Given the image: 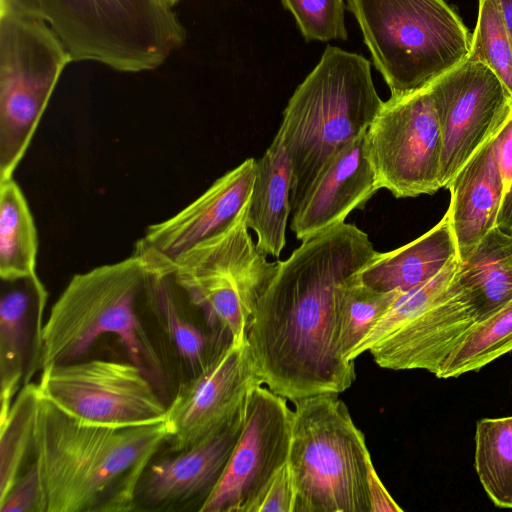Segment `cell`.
<instances>
[{
  "label": "cell",
  "mask_w": 512,
  "mask_h": 512,
  "mask_svg": "<svg viewBox=\"0 0 512 512\" xmlns=\"http://www.w3.org/2000/svg\"><path fill=\"white\" fill-rule=\"evenodd\" d=\"M148 257L151 260V269L145 289L146 300L178 355L197 374L231 340L217 333L207 334L188 320L178 301L177 285L170 267Z\"/></svg>",
  "instance_id": "7402d4cb"
},
{
  "label": "cell",
  "mask_w": 512,
  "mask_h": 512,
  "mask_svg": "<svg viewBox=\"0 0 512 512\" xmlns=\"http://www.w3.org/2000/svg\"><path fill=\"white\" fill-rule=\"evenodd\" d=\"M391 96L417 90L467 60L471 35L445 0H347Z\"/></svg>",
  "instance_id": "52a82bcc"
},
{
  "label": "cell",
  "mask_w": 512,
  "mask_h": 512,
  "mask_svg": "<svg viewBox=\"0 0 512 512\" xmlns=\"http://www.w3.org/2000/svg\"><path fill=\"white\" fill-rule=\"evenodd\" d=\"M171 7H174L181 0H165Z\"/></svg>",
  "instance_id": "74e56055"
},
{
  "label": "cell",
  "mask_w": 512,
  "mask_h": 512,
  "mask_svg": "<svg viewBox=\"0 0 512 512\" xmlns=\"http://www.w3.org/2000/svg\"><path fill=\"white\" fill-rule=\"evenodd\" d=\"M258 380L247 341L230 342L204 369L180 385L167 407L168 452L192 446L224 424Z\"/></svg>",
  "instance_id": "9a60e30c"
},
{
  "label": "cell",
  "mask_w": 512,
  "mask_h": 512,
  "mask_svg": "<svg viewBox=\"0 0 512 512\" xmlns=\"http://www.w3.org/2000/svg\"><path fill=\"white\" fill-rule=\"evenodd\" d=\"M429 88L442 134L441 185L490 140L512 113V96L498 76L480 62L466 60Z\"/></svg>",
  "instance_id": "5bb4252c"
},
{
  "label": "cell",
  "mask_w": 512,
  "mask_h": 512,
  "mask_svg": "<svg viewBox=\"0 0 512 512\" xmlns=\"http://www.w3.org/2000/svg\"><path fill=\"white\" fill-rule=\"evenodd\" d=\"M512 351V299L476 321L444 361L437 377H458L478 371Z\"/></svg>",
  "instance_id": "4316f807"
},
{
  "label": "cell",
  "mask_w": 512,
  "mask_h": 512,
  "mask_svg": "<svg viewBox=\"0 0 512 512\" xmlns=\"http://www.w3.org/2000/svg\"><path fill=\"white\" fill-rule=\"evenodd\" d=\"M365 135L330 162L293 211L290 228L298 240L305 241L344 223L353 210L364 208L379 190Z\"/></svg>",
  "instance_id": "ac0fdd59"
},
{
  "label": "cell",
  "mask_w": 512,
  "mask_h": 512,
  "mask_svg": "<svg viewBox=\"0 0 512 512\" xmlns=\"http://www.w3.org/2000/svg\"><path fill=\"white\" fill-rule=\"evenodd\" d=\"M244 402L219 428L192 446L148 463L135 491L134 511H168L195 504L218 484L241 433Z\"/></svg>",
  "instance_id": "2e32d148"
},
{
  "label": "cell",
  "mask_w": 512,
  "mask_h": 512,
  "mask_svg": "<svg viewBox=\"0 0 512 512\" xmlns=\"http://www.w3.org/2000/svg\"><path fill=\"white\" fill-rule=\"evenodd\" d=\"M293 410L287 399L253 385L244 399V419L226 468L199 512H251L277 471L288 461Z\"/></svg>",
  "instance_id": "4fadbf2b"
},
{
  "label": "cell",
  "mask_w": 512,
  "mask_h": 512,
  "mask_svg": "<svg viewBox=\"0 0 512 512\" xmlns=\"http://www.w3.org/2000/svg\"><path fill=\"white\" fill-rule=\"evenodd\" d=\"M365 141L379 189L410 198L442 188V134L429 84L383 102Z\"/></svg>",
  "instance_id": "8fae6325"
},
{
  "label": "cell",
  "mask_w": 512,
  "mask_h": 512,
  "mask_svg": "<svg viewBox=\"0 0 512 512\" xmlns=\"http://www.w3.org/2000/svg\"><path fill=\"white\" fill-rule=\"evenodd\" d=\"M168 438L165 420L130 427L90 424L39 394L32 450L43 512L134 511L138 481Z\"/></svg>",
  "instance_id": "7a4b0ae2"
},
{
  "label": "cell",
  "mask_w": 512,
  "mask_h": 512,
  "mask_svg": "<svg viewBox=\"0 0 512 512\" xmlns=\"http://www.w3.org/2000/svg\"><path fill=\"white\" fill-rule=\"evenodd\" d=\"M356 274L345 284L338 310L337 348L348 361L352 350L365 338L400 293L372 290L359 283Z\"/></svg>",
  "instance_id": "f1b7e54d"
},
{
  "label": "cell",
  "mask_w": 512,
  "mask_h": 512,
  "mask_svg": "<svg viewBox=\"0 0 512 512\" xmlns=\"http://www.w3.org/2000/svg\"><path fill=\"white\" fill-rule=\"evenodd\" d=\"M249 200L227 226L171 264L175 283L203 312L207 326L235 343L246 340L254 308L279 266L249 234Z\"/></svg>",
  "instance_id": "ba28073f"
},
{
  "label": "cell",
  "mask_w": 512,
  "mask_h": 512,
  "mask_svg": "<svg viewBox=\"0 0 512 512\" xmlns=\"http://www.w3.org/2000/svg\"><path fill=\"white\" fill-rule=\"evenodd\" d=\"M475 470L492 502L512 509V416L477 422Z\"/></svg>",
  "instance_id": "484cf974"
},
{
  "label": "cell",
  "mask_w": 512,
  "mask_h": 512,
  "mask_svg": "<svg viewBox=\"0 0 512 512\" xmlns=\"http://www.w3.org/2000/svg\"><path fill=\"white\" fill-rule=\"evenodd\" d=\"M38 235L27 200L13 177L0 181V278L36 275Z\"/></svg>",
  "instance_id": "d4e9b609"
},
{
  "label": "cell",
  "mask_w": 512,
  "mask_h": 512,
  "mask_svg": "<svg viewBox=\"0 0 512 512\" xmlns=\"http://www.w3.org/2000/svg\"><path fill=\"white\" fill-rule=\"evenodd\" d=\"M294 484L288 462L274 475L251 512H293Z\"/></svg>",
  "instance_id": "d6a6232c"
},
{
  "label": "cell",
  "mask_w": 512,
  "mask_h": 512,
  "mask_svg": "<svg viewBox=\"0 0 512 512\" xmlns=\"http://www.w3.org/2000/svg\"><path fill=\"white\" fill-rule=\"evenodd\" d=\"M458 281L481 320L512 299V234L495 226L460 262Z\"/></svg>",
  "instance_id": "603a6c76"
},
{
  "label": "cell",
  "mask_w": 512,
  "mask_h": 512,
  "mask_svg": "<svg viewBox=\"0 0 512 512\" xmlns=\"http://www.w3.org/2000/svg\"><path fill=\"white\" fill-rule=\"evenodd\" d=\"M368 495L370 512H402L378 477L373 464L368 470Z\"/></svg>",
  "instance_id": "e575fe53"
},
{
  "label": "cell",
  "mask_w": 512,
  "mask_h": 512,
  "mask_svg": "<svg viewBox=\"0 0 512 512\" xmlns=\"http://www.w3.org/2000/svg\"><path fill=\"white\" fill-rule=\"evenodd\" d=\"M493 151L507 192L512 183V113L494 137Z\"/></svg>",
  "instance_id": "836d02e7"
},
{
  "label": "cell",
  "mask_w": 512,
  "mask_h": 512,
  "mask_svg": "<svg viewBox=\"0 0 512 512\" xmlns=\"http://www.w3.org/2000/svg\"><path fill=\"white\" fill-rule=\"evenodd\" d=\"M496 226L502 231L512 234V183L505 193Z\"/></svg>",
  "instance_id": "d590c367"
},
{
  "label": "cell",
  "mask_w": 512,
  "mask_h": 512,
  "mask_svg": "<svg viewBox=\"0 0 512 512\" xmlns=\"http://www.w3.org/2000/svg\"><path fill=\"white\" fill-rule=\"evenodd\" d=\"M291 181L290 159L281 137L276 134L256 161L247 214V225L257 236L258 249L275 258H279L286 244V225L292 212Z\"/></svg>",
  "instance_id": "44dd1931"
},
{
  "label": "cell",
  "mask_w": 512,
  "mask_h": 512,
  "mask_svg": "<svg viewBox=\"0 0 512 512\" xmlns=\"http://www.w3.org/2000/svg\"><path fill=\"white\" fill-rule=\"evenodd\" d=\"M7 282L11 287L0 301V419L9 412L23 377L32 302L37 299L46 302L48 296L37 274Z\"/></svg>",
  "instance_id": "cb8c5ba5"
},
{
  "label": "cell",
  "mask_w": 512,
  "mask_h": 512,
  "mask_svg": "<svg viewBox=\"0 0 512 512\" xmlns=\"http://www.w3.org/2000/svg\"><path fill=\"white\" fill-rule=\"evenodd\" d=\"M382 104L370 62L327 46L289 99L277 132L291 163L292 212L330 162L366 134Z\"/></svg>",
  "instance_id": "277c9868"
},
{
  "label": "cell",
  "mask_w": 512,
  "mask_h": 512,
  "mask_svg": "<svg viewBox=\"0 0 512 512\" xmlns=\"http://www.w3.org/2000/svg\"><path fill=\"white\" fill-rule=\"evenodd\" d=\"M39 394L82 422L130 427L164 421L167 406L155 385L132 362L112 360L49 364Z\"/></svg>",
  "instance_id": "7c38bea8"
},
{
  "label": "cell",
  "mask_w": 512,
  "mask_h": 512,
  "mask_svg": "<svg viewBox=\"0 0 512 512\" xmlns=\"http://www.w3.org/2000/svg\"><path fill=\"white\" fill-rule=\"evenodd\" d=\"M493 139L472 157L446 187L451 195L447 211L460 262H464L497 225L506 193L493 151Z\"/></svg>",
  "instance_id": "d6986e66"
},
{
  "label": "cell",
  "mask_w": 512,
  "mask_h": 512,
  "mask_svg": "<svg viewBox=\"0 0 512 512\" xmlns=\"http://www.w3.org/2000/svg\"><path fill=\"white\" fill-rule=\"evenodd\" d=\"M1 512H43L37 465L33 462L0 500Z\"/></svg>",
  "instance_id": "1f68e13d"
},
{
  "label": "cell",
  "mask_w": 512,
  "mask_h": 512,
  "mask_svg": "<svg viewBox=\"0 0 512 512\" xmlns=\"http://www.w3.org/2000/svg\"><path fill=\"white\" fill-rule=\"evenodd\" d=\"M150 258L140 252L110 264L75 274L35 340L34 366L74 362L101 336L116 335L130 359L156 388L164 383L162 361L137 316L136 304L145 292Z\"/></svg>",
  "instance_id": "3957f363"
},
{
  "label": "cell",
  "mask_w": 512,
  "mask_h": 512,
  "mask_svg": "<svg viewBox=\"0 0 512 512\" xmlns=\"http://www.w3.org/2000/svg\"><path fill=\"white\" fill-rule=\"evenodd\" d=\"M501 17L512 41V0H497Z\"/></svg>",
  "instance_id": "8d00e7d4"
},
{
  "label": "cell",
  "mask_w": 512,
  "mask_h": 512,
  "mask_svg": "<svg viewBox=\"0 0 512 512\" xmlns=\"http://www.w3.org/2000/svg\"><path fill=\"white\" fill-rule=\"evenodd\" d=\"M306 41L346 40L343 0H281Z\"/></svg>",
  "instance_id": "4dcf8cb0"
},
{
  "label": "cell",
  "mask_w": 512,
  "mask_h": 512,
  "mask_svg": "<svg viewBox=\"0 0 512 512\" xmlns=\"http://www.w3.org/2000/svg\"><path fill=\"white\" fill-rule=\"evenodd\" d=\"M458 258L448 211L428 232L389 252H375L356 278L379 292H404L436 276Z\"/></svg>",
  "instance_id": "ffe728a7"
},
{
  "label": "cell",
  "mask_w": 512,
  "mask_h": 512,
  "mask_svg": "<svg viewBox=\"0 0 512 512\" xmlns=\"http://www.w3.org/2000/svg\"><path fill=\"white\" fill-rule=\"evenodd\" d=\"M38 398L37 385L25 383L7 415L0 419V500L19 478L24 458L32 449Z\"/></svg>",
  "instance_id": "83f0119b"
},
{
  "label": "cell",
  "mask_w": 512,
  "mask_h": 512,
  "mask_svg": "<svg viewBox=\"0 0 512 512\" xmlns=\"http://www.w3.org/2000/svg\"><path fill=\"white\" fill-rule=\"evenodd\" d=\"M4 7L44 21L73 61L121 72L158 68L186 39L165 0H0Z\"/></svg>",
  "instance_id": "5b68a950"
},
{
  "label": "cell",
  "mask_w": 512,
  "mask_h": 512,
  "mask_svg": "<svg viewBox=\"0 0 512 512\" xmlns=\"http://www.w3.org/2000/svg\"><path fill=\"white\" fill-rule=\"evenodd\" d=\"M467 60L480 62L490 68L512 96V41L497 0H479Z\"/></svg>",
  "instance_id": "f546056e"
},
{
  "label": "cell",
  "mask_w": 512,
  "mask_h": 512,
  "mask_svg": "<svg viewBox=\"0 0 512 512\" xmlns=\"http://www.w3.org/2000/svg\"><path fill=\"white\" fill-rule=\"evenodd\" d=\"M293 403L287 461L294 484L293 512H370L372 459L345 403L334 393Z\"/></svg>",
  "instance_id": "8992f818"
},
{
  "label": "cell",
  "mask_w": 512,
  "mask_h": 512,
  "mask_svg": "<svg viewBox=\"0 0 512 512\" xmlns=\"http://www.w3.org/2000/svg\"><path fill=\"white\" fill-rule=\"evenodd\" d=\"M459 266L456 258L430 280L400 292L348 359L368 351L382 368L422 369L437 376L476 322L458 281Z\"/></svg>",
  "instance_id": "9c48e42d"
},
{
  "label": "cell",
  "mask_w": 512,
  "mask_h": 512,
  "mask_svg": "<svg viewBox=\"0 0 512 512\" xmlns=\"http://www.w3.org/2000/svg\"><path fill=\"white\" fill-rule=\"evenodd\" d=\"M255 170L256 160L247 158L175 215L148 226L134 250L172 263L238 215L250 198Z\"/></svg>",
  "instance_id": "e0dca14e"
},
{
  "label": "cell",
  "mask_w": 512,
  "mask_h": 512,
  "mask_svg": "<svg viewBox=\"0 0 512 512\" xmlns=\"http://www.w3.org/2000/svg\"><path fill=\"white\" fill-rule=\"evenodd\" d=\"M375 252L364 231L344 222L302 241L279 261L246 331L262 385L291 402L352 385L354 361L337 348L340 298Z\"/></svg>",
  "instance_id": "6da1fadb"
},
{
  "label": "cell",
  "mask_w": 512,
  "mask_h": 512,
  "mask_svg": "<svg viewBox=\"0 0 512 512\" xmlns=\"http://www.w3.org/2000/svg\"><path fill=\"white\" fill-rule=\"evenodd\" d=\"M72 61L44 21L0 8V181L13 177Z\"/></svg>",
  "instance_id": "30bf717a"
}]
</instances>
